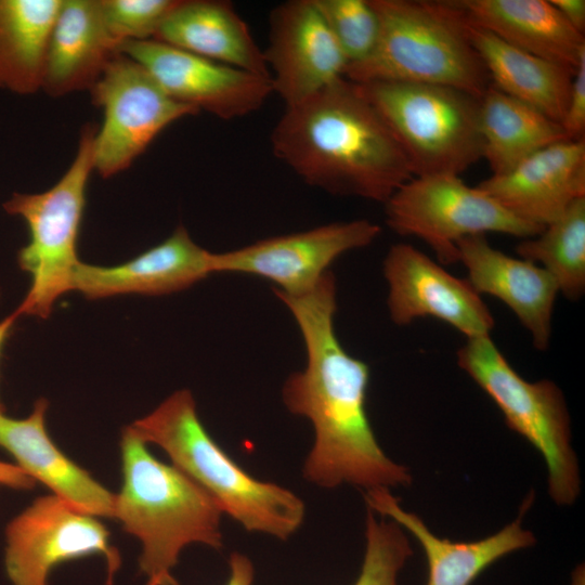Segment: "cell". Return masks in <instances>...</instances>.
<instances>
[{"label":"cell","mask_w":585,"mask_h":585,"mask_svg":"<svg viewBox=\"0 0 585 585\" xmlns=\"http://www.w3.org/2000/svg\"><path fill=\"white\" fill-rule=\"evenodd\" d=\"M271 146L302 181L337 196L385 204L414 177L380 114L346 77L286 106Z\"/></svg>","instance_id":"obj_2"},{"label":"cell","mask_w":585,"mask_h":585,"mask_svg":"<svg viewBox=\"0 0 585 585\" xmlns=\"http://www.w3.org/2000/svg\"><path fill=\"white\" fill-rule=\"evenodd\" d=\"M516 252L543 268L568 300H580L585 292V197L541 233L522 239Z\"/></svg>","instance_id":"obj_27"},{"label":"cell","mask_w":585,"mask_h":585,"mask_svg":"<svg viewBox=\"0 0 585 585\" xmlns=\"http://www.w3.org/2000/svg\"><path fill=\"white\" fill-rule=\"evenodd\" d=\"M103 23L118 48L154 39L179 0H99Z\"/></svg>","instance_id":"obj_30"},{"label":"cell","mask_w":585,"mask_h":585,"mask_svg":"<svg viewBox=\"0 0 585 585\" xmlns=\"http://www.w3.org/2000/svg\"><path fill=\"white\" fill-rule=\"evenodd\" d=\"M456 356L458 366L500 410L507 426L542 454L552 500L572 505L581 479L561 389L549 379L531 382L522 378L490 336L467 338Z\"/></svg>","instance_id":"obj_8"},{"label":"cell","mask_w":585,"mask_h":585,"mask_svg":"<svg viewBox=\"0 0 585 585\" xmlns=\"http://www.w3.org/2000/svg\"><path fill=\"white\" fill-rule=\"evenodd\" d=\"M467 21L506 43L576 69L585 56L584 34L546 0H455Z\"/></svg>","instance_id":"obj_22"},{"label":"cell","mask_w":585,"mask_h":585,"mask_svg":"<svg viewBox=\"0 0 585 585\" xmlns=\"http://www.w3.org/2000/svg\"><path fill=\"white\" fill-rule=\"evenodd\" d=\"M119 53L99 0H62L52 27L41 89L51 96L91 90Z\"/></svg>","instance_id":"obj_21"},{"label":"cell","mask_w":585,"mask_h":585,"mask_svg":"<svg viewBox=\"0 0 585 585\" xmlns=\"http://www.w3.org/2000/svg\"><path fill=\"white\" fill-rule=\"evenodd\" d=\"M36 481L15 464L0 460V485L15 490H30Z\"/></svg>","instance_id":"obj_34"},{"label":"cell","mask_w":585,"mask_h":585,"mask_svg":"<svg viewBox=\"0 0 585 585\" xmlns=\"http://www.w3.org/2000/svg\"><path fill=\"white\" fill-rule=\"evenodd\" d=\"M378 18L372 53L348 65L356 83L401 81L453 87L481 98L491 86L486 68L454 1L370 0Z\"/></svg>","instance_id":"obj_5"},{"label":"cell","mask_w":585,"mask_h":585,"mask_svg":"<svg viewBox=\"0 0 585 585\" xmlns=\"http://www.w3.org/2000/svg\"><path fill=\"white\" fill-rule=\"evenodd\" d=\"M90 92L104 113L94 140V170L102 178L128 169L169 125L198 114L170 98L145 67L120 52Z\"/></svg>","instance_id":"obj_10"},{"label":"cell","mask_w":585,"mask_h":585,"mask_svg":"<svg viewBox=\"0 0 585 585\" xmlns=\"http://www.w3.org/2000/svg\"><path fill=\"white\" fill-rule=\"evenodd\" d=\"M467 30L491 84L561 123L575 69L517 49L468 21Z\"/></svg>","instance_id":"obj_24"},{"label":"cell","mask_w":585,"mask_h":585,"mask_svg":"<svg viewBox=\"0 0 585 585\" xmlns=\"http://www.w3.org/2000/svg\"><path fill=\"white\" fill-rule=\"evenodd\" d=\"M17 317L18 315L14 311L12 314H10L9 316H6L0 322V354ZM4 411H5L4 405L0 401V412H4Z\"/></svg>","instance_id":"obj_35"},{"label":"cell","mask_w":585,"mask_h":585,"mask_svg":"<svg viewBox=\"0 0 585 585\" xmlns=\"http://www.w3.org/2000/svg\"><path fill=\"white\" fill-rule=\"evenodd\" d=\"M128 427L146 444L162 448L173 466L246 531L285 541L301 526L302 499L284 486L256 479L236 464L202 424L190 390L173 392Z\"/></svg>","instance_id":"obj_4"},{"label":"cell","mask_w":585,"mask_h":585,"mask_svg":"<svg viewBox=\"0 0 585 585\" xmlns=\"http://www.w3.org/2000/svg\"><path fill=\"white\" fill-rule=\"evenodd\" d=\"M274 292L297 322L307 352L304 369L292 373L282 392L287 410L313 425L314 443L303 477L321 487L351 484L365 492L408 485V468L385 454L367 416L369 367L347 352L335 332L333 272L303 295Z\"/></svg>","instance_id":"obj_1"},{"label":"cell","mask_w":585,"mask_h":585,"mask_svg":"<svg viewBox=\"0 0 585 585\" xmlns=\"http://www.w3.org/2000/svg\"><path fill=\"white\" fill-rule=\"evenodd\" d=\"M62 0H0V89L42 87L49 40Z\"/></svg>","instance_id":"obj_26"},{"label":"cell","mask_w":585,"mask_h":585,"mask_svg":"<svg viewBox=\"0 0 585 585\" xmlns=\"http://www.w3.org/2000/svg\"><path fill=\"white\" fill-rule=\"evenodd\" d=\"M119 52L145 67L173 100L221 119L247 116L258 110L273 93L269 77L154 39L123 42Z\"/></svg>","instance_id":"obj_13"},{"label":"cell","mask_w":585,"mask_h":585,"mask_svg":"<svg viewBox=\"0 0 585 585\" xmlns=\"http://www.w3.org/2000/svg\"><path fill=\"white\" fill-rule=\"evenodd\" d=\"M457 250L473 289L504 302L530 334L535 349L546 351L559 294L554 278L540 265L494 248L485 235L460 239Z\"/></svg>","instance_id":"obj_17"},{"label":"cell","mask_w":585,"mask_h":585,"mask_svg":"<svg viewBox=\"0 0 585 585\" xmlns=\"http://www.w3.org/2000/svg\"><path fill=\"white\" fill-rule=\"evenodd\" d=\"M230 574L225 585H252L253 564L240 552H232L229 560Z\"/></svg>","instance_id":"obj_32"},{"label":"cell","mask_w":585,"mask_h":585,"mask_svg":"<svg viewBox=\"0 0 585 585\" xmlns=\"http://www.w3.org/2000/svg\"><path fill=\"white\" fill-rule=\"evenodd\" d=\"M388 286L390 320L406 326L421 317H434L467 338L490 336L494 316L466 278L407 243L392 245L382 262Z\"/></svg>","instance_id":"obj_14"},{"label":"cell","mask_w":585,"mask_h":585,"mask_svg":"<svg viewBox=\"0 0 585 585\" xmlns=\"http://www.w3.org/2000/svg\"><path fill=\"white\" fill-rule=\"evenodd\" d=\"M263 55L273 92L285 107L344 77L348 65L313 0H290L274 8Z\"/></svg>","instance_id":"obj_15"},{"label":"cell","mask_w":585,"mask_h":585,"mask_svg":"<svg viewBox=\"0 0 585 585\" xmlns=\"http://www.w3.org/2000/svg\"><path fill=\"white\" fill-rule=\"evenodd\" d=\"M212 255L179 225L164 242L125 263L101 266L80 262L73 277V290L88 299L180 291L213 273Z\"/></svg>","instance_id":"obj_18"},{"label":"cell","mask_w":585,"mask_h":585,"mask_svg":"<svg viewBox=\"0 0 585 585\" xmlns=\"http://www.w3.org/2000/svg\"><path fill=\"white\" fill-rule=\"evenodd\" d=\"M4 568L12 585H48L58 564L88 556L106 562L112 585L121 558L98 517L78 510L54 494L37 497L4 530Z\"/></svg>","instance_id":"obj_11"},{"label":"cell","mask_w":585,"mask_h":585,"mask_svg":"<svg viewBox=\"0 0 585 585\" xmlns=\"http://www.w3.org/2000/svg\"><path fill=\"white\" fill-rule=\"evenodd\" d=\"M48 405L44 398L38 399L23 419L0 412V447L35 481L73 507L98 518L114 519L116 495L67 457L47 432Z\"/></svg>","instance_id":"obj_20"},{"label":"cell","mask_w":585,"mask_h":585,"mask_svg":"<svg viewBox=\"0 0 585 585\" xmlns=\"http://www.w3.org/2000/svg\"><path fill=\"white\" fill-rule=\"evenodd\" d=\"M358 84L399 142L414 177L460 176L482 158L481 98L440 84Z\"/></svg>","instance_id":"obj_6"},{"label":"cell","mask_w":585,"mask_h":585,"mask_svg":"<svg viewBox=\"0 0 585 585\" xmlns=\"http://www.w3.org/2000/svg\"><path fill=\"white\" fill-rule=\"evenodd\" d=\"M384 205L386 224L399 235L421 239L442 265L458 262L457 243L465 237L502 233L524 239L545 227L517 218L454 174L413 177Z\"/></svg>","instance_id":"obj_9"},{"label":"cell","mask_w":585,"mask_h":585,"mask_svg":"<svg viewBox=\"0 0 585 585\" xmlns=\"http://www.w3.org/2000/svg\"><path fill=\"white\" fill-rule=\"evenodd\" d=\"M154 40L271 78L263 51L227 1L179 0Z\"/></svg>","instance_id":"obj_23"},{"label":"cell","mask_w":585,"mask_h":585,"mask_svg":"<svg viewBox=\"0 0 585 585\" xmlns=\"http://www.w3.org/2000/svg\"><path fill=\"white\" fill-rule=\"evenodd\" d=\"M368 509L408 531L420 544L428 562L427 585H470L487 567L502 557L532 546L535 537L522 528L533 494L521 505L518 517L497 533L474 542H453L433 534L417 515L405 511L389 489L366 491Z\"/></svg>","instance_id":"obj_19"},{"label":"cell","mask_w":585,"mask_h":585,"mask_svg":"<svg viewBox=\"0 0 585 585\" xmlns=\"http://www.w3.org/2000/svg\"><path fill=\"white\" fill-rule=\"evenodd\" d=\"M348 65L365 60L378 37V18L370 0H313ZM347 65V66H348Z\"/></svg>","instance_id":"obj_29"},{"label":"cell","mask_w":585,"mask_h":585,"mask_svg":"<svg viewBox=\"0 0 585 585\" xmlns=\"http://www.w3.org/2000/svg\"><path fill=\"white\" fill-rule=\"evenodd\" d=\"M483 156L493 176L504 174L536 152L570 140L561 123L491 84L481 96Z\"/></svg>","instance_id":"obj_25"},{"label":"cell","mask_w":585,"mask_h":585,"mask_svg":"<svg viewBox=\"0 0 585 585\" xmlns=\"http://www.w3.org/2000/svg\"><path fill=\"white\" fill-rule=\"evenodd\" d=\"M365 554L353 585H398V575L412 555L403 529L392 520H378L367 508Z\"/></svg>","instance_id":"obj_28"},{"label":"cell","mask_w":585,"mask_h":585,"mask_svg":"<svg viewBox=\"0 0 585 585\" xmlns=\"http://www.w3.org/2000/svg\"><path fill=\"white\" fill-rule=\"evenodd\" d=\"M380 232L378 224L358 219L268 237L213 253L212 272L263 277L276 284L274 291L300 296L314 288L341 255L370 245Z\"/></svg>","instance_id":"obj_12"},{"label":"cell","mask_w":585,"mask_h":585,"mask_svg":"<svg viewBox=\"0 0 585 585\" xmlns=\"http://www.w3.org/2000/svg\"><path fill=\"white\" fill-rule=\"evenodd\" d=\"M517 218L546 226L585 197V140H566L478 185Z\"/></svg>","instance_id":"obj_16"},{"label":"cell","mask_w":585,"mask_h":585,"mask_svg":"<svg viewBox=\"0 0 585 585\" xmlns=\"http://www.w3.org/2000/svg\"><path fill=\"white\" fill-rule=\"evenodd\" d=\"M122 484L115 517L142 546L145 585H179L172 574L187 545L223 546L222 510L202 486L173 465L158 460L127 426L121 434Z\"/></svg>","instance_id":"obj_3"},{"label":"cell","mask_w":585,"mask_h":585,"mask_svg":"<svg viewBox=\"0 0 585 585\" xmlns=\"http://www.w3.org/2000/svg\"><path fill=\"white\" fill-rule=\"evenodd\" d=\"M561 126L570 140L584 139L585 133V56L575 69L568 107Z\"/></svg>","instance_id":"obj_31"},{"label":"cell","mask_w":585,"mask_h":585,"mask_svg":"<svg viewBox=\"0 0 585 585\" xmlns=\"http://www.w3.org/2000/svg\"><path fill=\"white\" fill-rule=\"evenodd\" d=\"M98 127L82 128L77 153L67 171L49 190L13 193L3 209L24 219L29 242L17 253V262L30 276L29 289L15 310L18 316L49 317L55 301L73 290V277L81 262L77 238L86 204L87 183L94 170Z\"/></svg>","instance_id":"obj_7"},{"label":"cell","mask_w":585,"mask_h":585,"mask_svg":"<svg viewBox=\"0 0 585 585\" xmlns=\"http://www.w3.org/2000/svg\"><path fill=\"white\" fill-rule=\"evenodd\" d=\"M562 17L578 32L585 31L584 0H550Z\"/></svg>","instance_id":"obj_33"}]
</instances>
